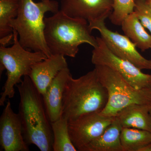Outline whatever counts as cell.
<instances>
[{
  "instance_id": "12",
  "label": "cell",
  "mask_w": 151,
  "mask_h": 151,
  "mask_svg": "<svg viewBox=\"0 0 151 151\" xmlns=\"http://www.w3.org/2000/svg\"><path fill=\"white\" fill-rule=\"evenodd\" d=\"M67 67L68 65L65 56L51 55L33 65L28 76L42 96L58 74Z\"/></svg>"
},
{
  "instance_id": "8",
  "label": "cell",
  "mask_w": 151,
  "mask_h": 151,
  "mask_svg": "<svg viewBox=\"0 0 151 151\" xmlns=\"http://www.w3.org/2000/svg\"><path fill=\"white\" fill-rule=\"evenodd\" d=\"M89 29H97L110 50L116 56L128 60L139 68L151 70V60L146 59L137 49L134 44L126 35L109 29L105 20L89 22Z\"/></svg>"
},
{
  "instance_id": "2",
  "label": "cell",
  "mask_w": 151,
  "mask_h": 151,
  "mask_svg": "<svg viewBox=\"0 0 151 151\" xmlns=\"http://www.w3.org/2000/svg\"><path fill=\"white\" fill-rule=\"evenodd\" d=\"M44 21L45 38L51 55L74 58L82 44L97 45L86 20L72 17L60 10Z\"/></svg>"
},
{
  "instance_id": "24",
  "label": "cell",
  "mask_w": 151,
  "mask_h": 151,
  "mask_svg": "<svg viewBox=\"0 0 151 151\" xmlns=\"http://www.w3.org/2000/svg\"><path fill=\"white\" fill-rule=\"evenodd\" d=\"M149 113H150V115L151 119V106L150 107V111H149Z\"/></svg>"
},
{
  "instance_id": "7",
  "label": "cell",
  "mask_w": 151,
  "mask_h": 151,
  "mask_svg": "<svg viewBox=\"0 0 151 151\" xmlns=\"http://www.w3.org/2000/svg\"><path fill=\"white\" fill-rule=\"evenodd\" d=\"M97 45L92 51L91 61L94 65H105L119 73L137 89L151 88V74L143 73L132 63L113 54L101 37H96Z\"/></svg>"
},
{
  "instance_id": "18",
  "label": "cell",
  "mask_w": 151,
  "mask_h": 151,
  "mask_svg": "<svg viewBox=\"0 0 151 151\" xmlns=\"http://www.w3.org/2000/svg\"><path fill=\"white\" fill-rule=\"evenodd\" d=\"M121 141L124 151H139L151 142V132L135 128H122Z\"/></svg>"
},
{
  "instance_id": "14",
  "label": "cell",
  "mask_w": 151,
  "mask_h": 151,
  "mask_svg": "<svg viewBox=\"0 0 151 151\" xmlns=\"http://www.w3.org/2000/svg\"><path fill=\"white\" fill-rule=\"evenodd\" d=\"M151 104L129 105L117 113L115 117L122 128H131L151 132V119L149 111Z\"/></svg>"
},
{
  "instance_id": "20",
  "label": "cell",
  "mask_w": 151,
  "mask_h": 151,
  "mask_svg": "<svg viewBox=\"0 0 151 151\" xmlns=\"http://www.w3.org/2000/svg\"><path fill=\"white\" fill-rule=\"evenodd\" d=\"M134 6L135 0H114L113 12L109 17L112 24L121 26L125 18L134 12Z\"/></svg>"
},
{
  "instance_id": "19",
  "label": "cell",
  "mask_w": 151,
  "mask_h": 151,
  "mask_svg": "<svg viewBox=\"0 0 151 151\" xmlns=\"http://www.w3.org/2000/svg\"><path fill=\"white\" fill-rule=\"evenodd\" d=\"M20 0H0V39L14 35L11 23L18 14Z\"/></svg>"
},
{
  "instance_id": "16",
  "label": "cell",
  "mask_w": 151,
  "mask_h": 151,
  "mask_svg": "<svg viewBox=\"0 0 151 151\" xmlns=\"http://www.w3.org/2000/svg\"><path fill=\"white\" fill-rule=\"evenodd\" d=\"M121 26L125 35L137 47L143 52L151 48V35L146 31L134 11L125 18Z\"/></svg>"
},
{
  "instance_id": "17",
  "label": "cell",
  "mask_w": 151,
  "mask_h": 151,
  "mask_svg": "<svg viewBox=\"0 0 151 151\" xmlns=\"http://www.w3.org/2000/svg\"><path fill=\"white\" fill-rule=\"evenodd\" d=\"M51 126L53 138L52 151H77L70 139L67 119L61 116L58 120L51 122Z\"/></svg>"
},
{
  "instance_id": "15",
  "label": "cell",
  "mask_w": 151,
  "mask_h": 151,
  "mask_svg": "<svg viewBox=\"0 0 151 151\" xmlns=\"http://www.w3.org/2000/svg\"><path fill=\"white\" fill-rule=\"evenodd\" d=\"M122 127L115 117L114 121L98 137L81 151H124L121 141Z\"/></svg>"
},
{
  "instance_id": "6",
  "label": "cell",
  "mask_w": 151,
  "mask_h": 151,
  "mask_svg": "<svg viewBox=\"0 0 151 151\" xmlns=\"http://www.w3.org/2000/svg\"><path fill=\"white\" fill-rule=\"evenodd\" d=\"M94 66L100 82L108 93L107 105L101 112L103 115L115 117L119 111L129 105L151 104V87L137 89L110 67L102 65Z\"/></svg>"
},
{
  "instance_id": "22",
  "label": "cell",
  "mask_w": 151,
  "mask_h": 151,
  "mask_svg": "<svg viewBox=\"0 0 151 151\" xmlns=\"http://www.w3.org/2000/svg\"><path fill=\"white\" fill-rule=\"evenodd\" d=\"M139 151H151V142L144 146Z\"/></svg>"
},
{
  "instance_id": "13",
  "label": "cell",
  "mask_w": 151,
  "mask_h": 151,
  "mask_svg": "<svg viewBox=\"0 0 151 151\" xmlns=\"http://www.w3.org/2000/svg\"><path fill=\"white\" fill-rule=\"evenodd\" d=\"M72 76L68 67L63 69L42 95L45 110L50 122L58 120L62 116L63 94L68 81Z\"/></svg>"
},
{
  "instance_id": "9",
  "label": "cell",
  "mask_w": 151,
  "mask_h": 151,
  "mask_svg": "<svg viewBox=\"0 0 151 151\" xmlns=\"http://www.w3.org/2000/svg\"><path fill=\"white\" fill-rule=\"evenodd\" d=\"M115 117L103 115L101 112L89 113L68 122L70 139L77 150L85 146L100 136L114 121Z\"/></svg>"
},
{
  "instance_id": "4",
  "label": "cell",
  "mask_w": 151,
  "mask_h": 151,
  "mask_svg": "<svg viewBox=\"0 0 151 151\" xmlns=\"http://www.w3.org/2000/svg\"><path fill=\"white\" fill-rule=\"evenodd\" d=\"M59 11L58 3L54 0L38 3L33 0H20L18 14L11 23V27L16 31L22 46L50 56L45 38V14L47 12L55 14Z\"/></svg>"
},
{
  "instance_id": "25",
  "label": "cell",
  "mask_w": 151,
  "mask_h": 151,
  "mask_svg": "<svg viewBox=\"0 0 151 151\" xmlns=\"http://www.w3.org/2000/svg\"><path fill=\"white\" fill-rule=\"evenodd\" d=\"M49 1V0H41V1Z\"/></svg>"
},
{
  "instance_id": "11",
  "label": "cell",
  "mask_w": 151,
  "mask_h": 151,
  "mask_svg": "<svg viewBox=\"0 0 151 151\" xmlns=\"http://www.w3.org/2000/svg\"><path fill=\"white\" fill-rule=\"evenodd\" d=\"M114 0H61L60 10L89 22L105 20L113 12Z\"/></svg>"
},
{
  "instance_id": "10",
  "label": "cell",
  "mask_w": 151,
  "mask_h": 151,
  "mask_svg": "<svg viewBox=\"0 0 151 151\" xmlns=\"http://www.w3.org/2000/svg\"><path fill=\"white\" fill-rule=\"evenodd\" d=\"M0 145L5 151H28L18 113L14 112L9 100L0 118Z\"/></svg>"
},
{
  "instance_id": "3",
  "label": "cell",
  "mask_w": 151,
  "mask_h": 151,
  "mask_svg": "<svg viewBox=\"0 0 151 151\" xmlns=\"http://www.w3.org/2000/svg\"><path fill=\"white\" fill-rule=\"evenodd\" d=\"M108 100L107 89L95 69L79 78L70 77L63 99L62 116L68 122L89 113L101 112Z\"/></svg>"
},
{
  "instance_id": "23",
  "label": "cell",
  "mask_w": 151,
  "mask_h": 151,
  "mask_svg": "<svg viewBox=\"0 0 151 151\" xmlns=\"http://www.w3.org/2000/svg\"><path fill=\"white\" fill-rule=\"evenodd\" d=\"M146 1H147V3L149 5L151 8V0H146Z\"/></svg>"
},
{
  "instance_id": "1",
  "label": "cell",
  "mask_w": 151,
  "mask_h": 151,
  "mask_svg": "<svg viewBox=\"0 0 151 151\" xmlns=\"http://www.w3.org/2000/svg\"><path fill=\"white\" fill-rule=\"evenodd\" d=\"M20 95L19 116L26 142L41 151H52L53 134L42 99L28 76L16 86Z\"/></svg>"
},
{
  "instance_id": "5",
  "label": "cell",
  "mask_w": 151,
  "mask_h": 151,
  "mask_svg": "<svg viewBox=\"0 0 151 151\" xmlns=\"http://www.w3.org/2000/svg\"><path fill=\"white\" fill-rule=\"evenodd\" d=\"M14 42L9 47H0V73L6 70L7 79L1 94L0 105L4 106L7 98L14 96V87L22 81V77L29 75L33 65L46 59L41 52L31 51L22 46L16 31L13 30Z\"/></svg>"
},
{
  "instance_id": "21",
  "label": "cell",
  "mask_w": 151,
  "mask_h": 151,
  "mask_svg": "<svg viewBox=\"0 0 151 151\" xmlns=\"http://www.w3.org/2000/svg\"><path fill=\"white\" fill-rule=\"evenodd\" d=\"M135 12L142 24L151 33V8L146 0H135Z\"/></svg>"
}]
</instances>
